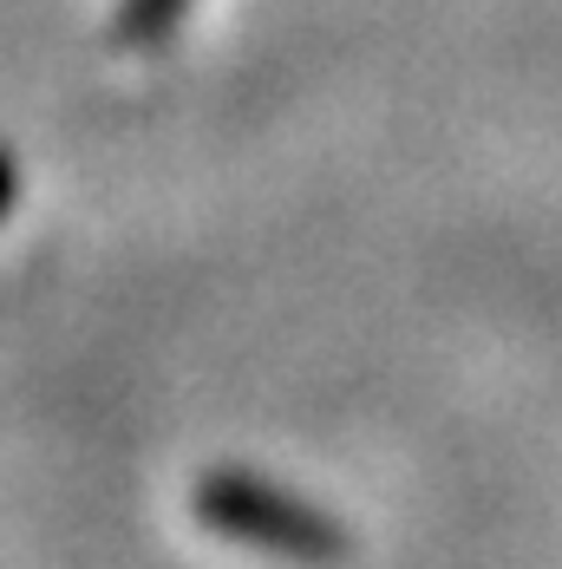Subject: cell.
Wrapping results in <instances>:
<instances>
[{"label": "cell", "mask_w": 562, "mask_h": 569, "mask_svg": "<svg viewBox=\"0 0 562 569\" xmlns=\"http://www.w3.org/2000/svg\"><path fill=\"white\" fill-rule=\"evenodd\" d=\"M183 7H190V0H118L112 40L118 47H158L170 27L183 20Z\"/></svg>", "instance_id": "2"}, {"label": "cell", "mask_w": 562, "mask_h": 569, "mask_svg": "<svg viewBox=\"0 0 562 569\" xmlns=\"http://www.w3.org/2000/svg\"><path fill=\"white\" fill-rule=\"evenodd\" d=\"M197 523L229 543L262 550V557H281V563H340L347 557V530L334 517L255 471H210L197 485Z\"/></svg>", "instance_id": "1"}]
</instances>
